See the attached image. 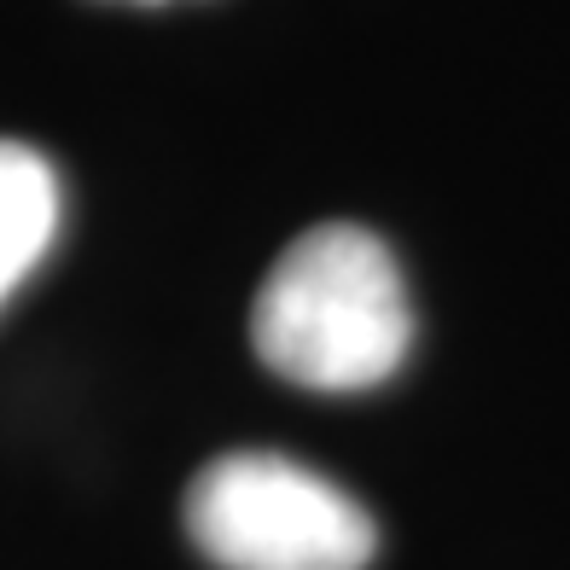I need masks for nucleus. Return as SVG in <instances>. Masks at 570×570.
I'll return each instance as SVG.
<instances>
[{"label": "nucleus", "mask_w": 570, "mask_h": 570, "mask_svg": "<svg viewBox=\"0 0 570 570\" xmlns=\"http://www.w3.org/2000/svg\"><path fill=\"white\" fill-rule=\"evenodd\" d=\"M59 227V180L41 151L0 140V303L41 263Z\"/></svg>", "instance_id": "obj_3"}, {"label": "nucleus", "mask_w": 570, "mask_h": 570, "mask_svg": "<svg viewBox=\"0 0 570 570\" xmlns=\"http://www.w3.org/2000/svg\"><path fill=\"white\" fill-rule=\"evenodd\" d=\"M250 344L303 391H373L413 344V308L391 245L355 222H321L285 245L250 303Z\"/></svg>", "instance_id": "obj_1"}, {"label": "nucleus", "mask_w": 570, "mask_h": 570, "mask_svg": "<svg viewBox=\"0 0 570 570\" xmlns=\"http://www.w3.org/2000/svg\"><path fill=\"white\" fill-rule=\"evenodd\" d=\"M187 535L222 570H367L379 530L367 507L308 465L239 449L187 483Z\"/></svg>", "instance_id": "obj_2"}, {"label": "nucleus", "mask_w": 570, "mask_h": 570, "mask_svg": "<svg viewBox=\"0 0 570 570\" xmlns=\"http://www.w3.org/2000/svg\"><path fill=\"white\" fill-rule=\"evenodd\" d=\"M140 7H164V0H140Z\"/></svg>", "instance_id": "obj_4"}]
</instances>
